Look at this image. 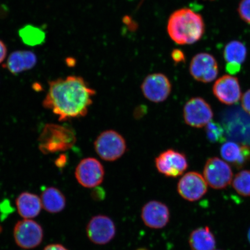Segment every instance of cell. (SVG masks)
<instances>
[{"mask_svg":"<svg viewBox=\"0 0 250 250\" xmlns=\"http://www.w3.org/2000/svg\"><path fill=\"white\" fill-rule=\"evenodd\" d=\"M43 106L50 109L60 121L85 116L96 92L83 78L68 76L52 81Z\"/></svg>","mask_w":250,"mask_h":250,"instance_id":"1","label":"cell"},{"mask_svg":"<svg viewBox=\"0 0 250 250\" xmlns=\"http://www.w3.org/2000/svg\"><path fill=\"white\" fill-rule=\"evenodd\" d=\"M205 23L201 15L189 8H181L170 15L167 22L168 36L179 45L192 44L201 39Z\"/></svg>","mask_w":250,"mask_h":250,"instance_id":"2","label":"cell"},{"mask_svg":"<svg viewBox=\"0 0 250 250\" xmlns=\"http://www.w3.org/2000/svg\"><path fill=\"white\" fill-rule=\"evenodd\" d=\"M77 140L74 130L56 124H47L39 138V147L44 154L67 151Z\"/></svg>","mask_w":250,"mask_h":250,"instance_id":"3","label":"cell"},{"mask_svg":"<svg viewBox=\"0 0 250 250\" xmlns=\"http://www.w3.org/2000/svg\"><path fill=\"white\" fill-rule=\"evenodd\" d=\"M97 154L103 160L112 162L123 156L126 150V143L123 136L116 131L109 130L102 132L95 142Z\"/></svg>","mask_w":250,"mask_h":250,"instance_id":"4","label":"cell"},{"mask_svg":"<svg viewBox=\"0 0 250 250\" xmlns=\"http://www.w3.org/2000/svg\"><path fill=\"white\" fill-rule=\"evenodd\" d=\"M203 177L212 188L222 189L232 182L233 174L229 165L220 158L214 157L206 162Z\"/></svg>","mask_w":250,"mask_h":250,"instance_id":"5","label":"cell"},{"mask_svg":"<svg viewBox=\"0 0 250 250\" xmlns=\"http://www.w3.org/2000/svg\"><path fill=\"white\" fill-rule=\"evenodd\" d=\"M14 239L17 245L25 250L38 247L42 242L43 231L39 223L30 219L18 221L14 229Z\"/></svg>","mask_w":250,"mask_h":250,"instance_id":"6","label":"cell"},{"mask_svg":"<svg viewBox=\"0 0 250 250\" xmlns=\"http://www.w3.org/2000/svg\"><path fill=\"white\" fill-rule=\"evenodd\" d=\"M186 123L190 126L201 128L206 126L213 117L211 106L201 98H193L187 102L183 109Z\"/></svg>","mask_w":250,"mask_h":250,"instance_id":"7","label":"cell"},{"mask_svg":"<svg viewBox=\"0 0 250 250\" xmlns=\"http://www.w3.org/2000/svg\"><path fill=\"white\" fill-rule=\"evenodd\" d=\"M75 176L78 182L83 187L92 188L103 183L104 177V168L98 159L87 158L78 165Z\"/></svg>","mask_w":250,"mask_h":250,"instance_id":"8","label":"cell"},{"mask_svg":"<svg viewBox=\"0 0 250 250\" xmlns=\"http://www.w3.org/2000/svg\"><path fill=\"white\" fill-rule=\"evenodd\" d=\"M88 238L93 243L104 245L110 242L116 234V227L110 218L98 215L90 219L86 227Z\"/></svg>","mask_w":250,"mask_h":250,"instance_id":"9","label":"cell"},{"mask_svg":"<svg viewBox=\"0 0 250 250\" xmlns=\"http://www.w3.org/2000/svg\"><path fill=\"white\" fill-rule=\"evenodd\" d=\"M156 168L165 176L177 177L182 175L188 167L185 155L173 149L162 152L155 159Z\"/></svg>","mask_w":250,"mask_h":250,"instance_id":"10","label":"cell"},{"mask_svg":"<svg viewBox=\"0 0 250 250\" xmlns=\"http://www.w3.org/2000/svg\"><path fill=\"white\" fill-rule=\"evenodd\" d=\"M208 183L204 177L195 171L184 174L177 184V191L188 201L195 202L201 199L208 191Z\"/></svg>","mask_w":250,"mask_h":250,"instance_id":"11","label":"cell"},{"mask_svg":"<svg viewBox=\"0 0 250 250\" xmlns=\"http://www.w3.org/2000/svg\"><path fill=\"white\" fill-rule=\"evenodd\" d=\"M141 88L144 96L149 101L161 103L165 101L170 95L171 85L165 75L155 73L145 78Z\"/></svg>","mask_w":250,"mask_h":250,"instance_id":"12","label":"cell"},{"mask_svg":"<svg viewBox=\"0 0 250 250\" xmlns=\"http://www.w3.org/2000/svg\"><path fill=\"white\" fill-rule=\"evenodd\" d=\"M189 71L192 77L199 82L211 83L216 79L218 65L213 56L207 53H200L190 62Z\"/></svg>","mask_w":250,"mask_h":250,"instance_id":"13","label":"cell"},{"mask_svg":"<svg viewBox=\"0 0 250 250\" xmlns=\"http://www.w3.org/2000/svg\"><path fill=\"white\" fill-rule=\"evenodd\" d=\"M141 217L146 227L152 229H162L169 222L170 210L164 203L151 201L143 206Z\"/></svg>","mask_w":250,"mask_h":250,"instance_id":"14","label":"cell"},{"mask_svg":"<svg viewBox=\"0 0 250 250\" xmlns=\"http://www.w3.org/2000/svg\"><path fill=\"white\" fill-rule=\"evenodd\" d=\"M212 91L219 101L227 105L236 104L242 95L238 80L228 75L218 78L214 84Z\"/></svg>","mask_w":250,"mask_h":250,"instance_id":"15","label":"cell"},{"mask_svg":"<svg viewBox=\"0 0 250 250\" xmlns=\"http://www.w3.org/2000/svg\"><path fill=\"white\" fill-rule=\"evenodd\" d=\"M18 213L24 219L35 218L39 215L42 208V200L34 193L24 192L16 200Z\"/></svg>","mask_w":250,"mask_h":250,"instance_id":"16","label":"cell"},{"mask_svg":"<svg viewBox=\"0 0 250 250\" xmlns=\"http://www.w3.org/2000/svg\"><path fill=\"white\" fill-rule=\"evenodd\" d=\"M37 57L31 51H16L9 56L5 67L13 74L30 70L37 63Z\"/></svg>","mask_w":250,"mask_h":250,"instance_id":"17","label":"cell"},{"mask_svg":"<svg viewBox=\"0 0 250 250\" xmlns=\"http://www.w3.org/2000/svg\"><path fill=\"white\" fill-rule=\"evenodd\" d=\"M42 208L49 213H58L64 210L66 199L60 190L55 187L47 188L41 196Z\"/></svg>","mask_w":250,"mask_h":250,"instance_id":"18","label":"cell"},{"mask_svg":"<svg viewBox=\"0 0 250 250\" xmlns=\"http://www.w3.org/2000/svg\"><path fill=\"white\" fill-rule=\"evenodd\" d=\"M191 250H214L215 239L208 227L197 228L190 233L189 238Z\"/></svg>","mask_w":250,"mask_h":250,"instance_id":"19","label":"cell"},{"mask_svg":"<svg viewBox=\"0 0 250 250\" xmlns=\"http://www.w3.org/2000/svg\"><path fill=\"white\" fill-rule=\"evenodd\" d=\"M224 56L228 62H236L241 64L246 60V47L238 41H233L228 43L225 48Z\"/></svg>","mask_w":250,"mask_h":250,"instance_id":"20","label":"cell"},{"mask_svg":"<svg viewBox=\"0 0 250 250\" xmlns=\"http://www.w3.org/2000/svg\"><path fill=\"white\" fill-rule=\"evenodd\" d=\"M20 35L27 45L35 46L44 42L45 34L40 28L27 25L20 31Z\"/></svg>","mask_w":250,"mask_h":250,"instance_id":"21","label":"cell"},{"mask_svg":"<svg viewBox=\"0 0 250 250\" xmlns=\"http://www.w3.org/2000/svg\"><path fill=\"white\" fill-rule=\"evenodd\" d=\"M232 181L233 188L239 194L243 196H250V171L239 172Z\"/></svg>","mask_w":250,"mask_h":250,"instance_id":"22","label":"cell"},{"mask_svg":"<svg viewBox=\"0 0 250 250\" xmlns=\"http://www.w3.org/2000/svg\"><path fill=\"white\" fill-rule=\"evenodd\" d=\"M241 146L229 142L222 146L221 155L224 160L234 165L241 155Z\"/></svg>","mask_w":250,"mask_h":250,"instance_id":"23","label":"cell"},{"mask_svg":"<svg viewBox=\"0 0 250 250\" xmlns=\"http://www.w3.org/2000/svg\"><path fill=\"white\" fill-rule=\"evenodd\" d=\"M206 132L208 140L212 143H223L226 141L223 127L214 121L206 125Z\"/></svg>","mask_w":250,"mask_h":250,"instance_id":"24","label":"cell"},{"mask_svg":"<svg viewBox=\"0 0 250 250\" xmlns=\"http://www.w3.org/2000/svg\"><path fill=\"white\" fill-rule=\"evenodd\" d=\"M238 12L242 20L250 24V0H241Z\"/></svg>","mask_w":250,"mask_h":250,"instance_id":"25","label":"cell"},{"mask_svg":"<svg viewBox=\"0 0 250 250\" xmlns=\"http://www.w3.org/2000/svg\"><path fill=\"white\" fill-rule=\"evenodd\" d=\"M241 155L238 161L234 165L237 168H242L250 161V146L247 145L241 146Z\"/></svg>","mask_w":250,"mask_h":250,"instance_id":"26","label":"cell"},{"mask_svg":"<svg viewBox=\"0 0 250 250\" xmlns=\"http://www.w3.org/2000/svg\"><path fill=\"white\" fill-rule=\"evenodd\" d=\"M171 58L176 63L185 62L186 57L184 53L180 49H176L171 52Z\"/></svg>","mask_w":250,"mask_h":250,"instance_id":"27","label":"cell"},{"mask_svg":"<svg viewBox=\"0 0 250 250\" xmlns=\"http://www.w3.org/2000/svg\"><path fill=\"white\" fill-rule=\"evenodd\" d=\"M242 105L244 110L250 115V89L243 95Z\"/></svg>","mask_w":250,"mask_h":250,"instance_id":"28","label":"cell"},{"mask_svg":"<svg viewBox=\"0 0 250 250\" xmlns=\"http://www.w3.org/2000/svg\"><path fill=\"white\" fill-rule=\"evenodd\" d=\"M241 68V65L236 62H228L226 70L228 73L232 75L238 73Z\"/></svg>","mask_w":250,"mask_h":250,"instance_id":"29","label":"cell"},{"mask_svg":"<svg viewBox=\"0 0 250 250\" xmlns=\"http://www.w3.org/2000/svg\"><path fill=\"white\" fill-rule=\"evenodd\" d=\"M7 49L4 42L0 40V64L4 61L7 56Z\"/></svg>","mask_w":250,"mask_h":250,"instance_id":"30","label":"cell"},{"mask_svg":"<svg viewBox=\"0 0 250 250\" xmlns=\"http://www.w3.org/2000/svg\"><path fill=\"white\" fill-rule=\"evenodd\" d=\"M43 250H68L60 244H52L45 247Z\"/></svg>","mask_w":250,"mask_h":250,"instance_id":"31","label":"cell"},{"mask_svg":"<svg viewBox=\"0 0 250 250\" xmlns=\"http://www.w3.org/2000/svg\"><path fill=\"white\" fill-rule=\"evenodd\" d=\"M148 250L147 249H146V248H139V249H137V250Z\"/></svg>","mask_w":250,"mask_h":250,"instance_id":"32","label":"cell"},{"mask_svg":"<svg viewBox=\"0 0 250 250\" xmlns=\"http://www.w3.org/2000/svg\"><path fill=\"white\" fill-rule=\"evenodd\" d=\"M248 239H249V242L250 243V229H249V232H248Z\"/></svg>","mask_w":250,"mask_h":250,"instance_id":"33","label":"cell"},{"mask_svg":"<svg viewBox=\"0 0 250 250\" xmlns=\"http://www.w3.org/2000/svg\"><path fill=\"white\" fill-rule=\"evenodd\" d=\"M208 1H213V0H208Z\"/></svg>","mask_w":250,"mask_h":250,"instance_id":"34","label":"cell"},{"mask_svg":"<svg viewBox=\"0 0 250 250\" xmlns=\"http://www.w3.org/2000/svg\"></svg>","mask_w":250,"mask_h":250,"instance_id":"35","label":"cell"}]
</instances>
